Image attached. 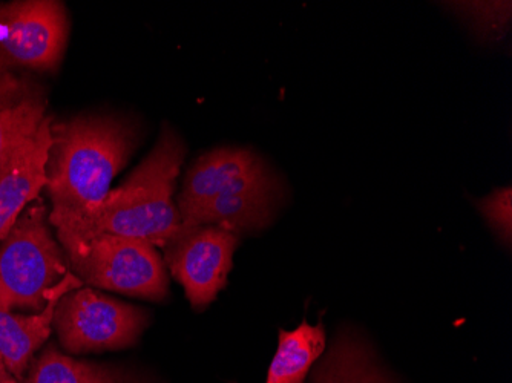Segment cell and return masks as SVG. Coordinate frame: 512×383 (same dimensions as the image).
Listing matches in <instances>:
<instances>
[{"instance_id": "17", "label": "cell", "mask_w": 512, "mask_h": 383, "mask_svg": "<svg viewBox=\"0 0 512 383\" xmlns=\"http://www.w3.org/2000/svg\"><path fill=\"white\" fill-rule=\"evenodd\" d=\"M13 374L8 371L7 365H5L4 359L0 356V383H8L13 380Z\"/></svg>"}, {"instance_id": "14", "label": "cell", "mask_w": 512, "mask_h": 383, "mask_svg": "<svg viewBox=\"0 0 512 383\" xmlns=\"http://www.w3.org/2000/svg\"><path fill=\"white\" fill-rule=\"evenodd\" d=\"M325 351L322 324L302 322L292 331H279L278 350L267 371L266 383H306L310 371Z\"/></svg>"}, {"instance_id": "8", "label": "cell", "mask_w": 512, "mask_h": 383, "mask_svg": "<svg viewBox=\"0 0 512 383\" xmlns=\"http://www.w3.org/2000/svg\"><path fill=\"white\" fill-rule=\"evenodd\" d=\"M278 178L260 155L243 148H218L194 161L177 198L181 221L207 201L258 187L276 186Z\"/></svg>"}, {"instance_id": "6", "label": "cell", "mask_w": 512, "mask_h": 383, "mask_svg": "<svg viewBox=\"0 0 512 383\" xmlns=\"http://www.w3.org/2000/svg\"><path fill=\"white\" fill-rule=\"evenodd\" d=\"M68 14L54 0L0 5V79L11 69L51 71L60 65L68 42Z\"/></svg>"}, {"instance_id": "3", "label": "cell", "mask_w": 512, "mask_h": 383, "mask_svg": "<svg viewBox=\"0 0 512 383\" xmlns=\"http://www.w3.org/2000/svg\"><path fill=\"white\" fill-rule=\"evenodd\" d=\"M0 243V310L42 311L50 290L68 273L43 203L28 206Z\"/></svg>"}, {"instance_id": "16", "label": "cell", "mask_w": 512, "mask_h": 383, "mask_svg": "<svg viewBox=\"0 0 512 383\" xmlns=\"http://www.w3.org/2000/svg\"><path fill=\"white\" fill-rule=\"evenodd\" d=\"M511 200V187H502L477 203L491 229L508 247L511 244Z\"/></svg>"}, {"instance_id": "12", "label": "cell", "mask_w": 512, "mask_h": 383, "mask_svg": "<svg viewBox=\"0 0 512 383\" xmlns=\"http://www.w3.org/2000/svg\"><path fill=\"white\" fill-rule=\"evenodd\" d=\"M307 383H398L367 339L352 328L338 331L312 368Z\"/></svg>"}, {"instance_id": "7", "label": "cell", "mask_w": 512, "mask_h": 383, "mask_svg": "<svg viewBox=\"0 0 512 383\" xmlns=\"http://www.w3.org/2000/svg\"><path fill=\"white\" fill-rule=\"evenodd\" d=\"M240 236L220 227L180 232L165 247L166 264L194 308H204L224 289Z\"/></svg>"}, {"instance_id": "10", "label": "cell", "mask_w": 512, "mask_h": 383, "mask_svg": "<svg viewBox=\"0 0 512 383\" xmlns=\"http://www.w3.org/2000/svg\"><path fill=\"white\" fill-rule=\"evenodd\" d=\"M80 287H83V282L74 273L68 272L50 290L45 308L36 315H17L0 310V356L13 377H22L37 348L50 338L60 299Z\"/></svg>"}, {"instance_id": "4", "label": "cell", "mask_w": 512, "mask_h": 383, "mask_svg": "<svg viewBox=\"0 0 512 383\" xmlns=\"http://www.w3.org/2000/svg\"><path fill=\"white\" fill-rule=\"evenodd\" d=\"M74 275L89 287L135 298L165 301L169 279L154 244L123 236H99L66 253Z\"/></svg>"}, {"instance_id": "2", "label": "cell", "mask_w": 512, "mask_h": 383, "mask_svg": "<svg viewBox=\"0 0 512 383\" xmlns=\"http://www.w3.org/2000/svg\"><path fill=\"white\" fill-rule=\"evenodd\" d=\"M134 131L119 118L82 115L53 125L48 183L54 227L99 204L134 149Z\"/></svg>"}, {"instance_id": "11", "label": "cell", "mask_w": 512, "mask_h": 383, "mask_svg": "<svg viewBox=\"0 0 512 383\" xmlns=\"http://www.w3.org/2000/svg\"><path fill=\"white\" fill-rule=\"evenodd\" d=\"M283 197L281 184L221 195L195 210L186 220L181 221L180 232L212 226L229 230L240 236L266 227L272 220L276 206ZM178 232V233H180Z\"/></svg>"}, {"instance_id": "18", "label": "cell", "mask_w": 512, "mask_h": 383, "mask_svg": "<svg viewBox=\"0 0 512 383\" xmlns=\"http://www.w3.org/2000/svg\"><path fill=\"white\" fill-rule=\"evenodd\" d=\"M8 383H17V382H16V379H13V380H10V382H8Z\"/></svg>"}, {"instance_id": "15", "label": "cell", "mask_w": 512, "mask_h": 383, "mask_svg": "<svg viewBox=\"0 0 512 383\" xmlns=\"http://www.w3.org/2000/svg\"><path fill=\"white\" fill-rule=\"evenodd\" d=\"M25 383H123L108 368L76 361L50 347L34 362Z\"/></svg>"}, {"instance_id": "13", "label": "cell", "mask_w": 512, "mask_h": 383, "mask_svg": "<svg viewBox=\"0 0 512 383\" xmlns=\"http://www.w3.org/2000/svg\"><path fill=\"white\" fill-rule=\"evenodd\" d=\"M45 109L42 95L17 82L13 74L0 79V163L39 131L46 118Z\"/></svg>"}, {"instance_id": "9", "label": "cell", "mask_w": 512, "mask_h": 383, "mask_svg": "<svg viewBox=\"0 0 512 383\" xmlns=\"http://www.w3.org/2000/svg\"><path fill=\"white\" fill-rule=\"evenodd\" d=\"M51 145L53 118L46 115L39 131L17 145L0 163V241L45 189Z\"/></svg>"}, {"instance_id": "5", "label": "cell", "mask_w": 512, "mask_h": 383, "mask_svg": "<svg viewBox=\"0 0 512 383\" xmlns=\"http://www.w3.org/2000/svg\"><path fill=\"white\" fill-rule=\"evenodd\" d=\"M148 316L142 308L117 301L91 287L60 299L54 327L69 353H99L131 347L142 336Z\"/></svg>"}, {"instance_id": "1", "label": "cell", "mask_w": 512, "mask_h": 383, "mask_svg": "<svg viewBox=\"0 0 512 383\" xmlns=\"http://www.w3.org/2000/svg\"><path fill=\"white\" fill-rule=\"evenodd\" d=\"M184 155L183 138L165 125L148 157L122 186L111 189L105 200L76 218L56 226L65 252L105 235L143 239L155 247L168 246L181 229L174 192Z\"/></svg>"}]
</instances>
